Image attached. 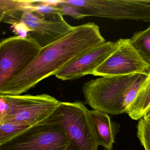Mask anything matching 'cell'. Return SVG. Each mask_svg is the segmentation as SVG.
<instances>
[{
  "label": "cell",
  "instance_id": "5",
  "mask_svg": "<svg viewBox=\"0 0 150 150\" xmlns=\"http://www.w3.org/2000/svg\"><path fill=\"white\" fill-rule=\"evenodd\" d=\"M60 103L47 94H0V123L19 122L33 126L50 116Z\"/></svg>",
  "mask_w": 150,
  "mask_h": 150
},
{
  "label": "cell",
  "instance_id": "14",
  "mask_svg": "<svg viewBox=\"0 0 150 150\" xmlns=\"http://www.w3.org/2000/svg\"><path fill=\"white\" fill-rule=\"evenodd\" d=\"M30 127L29 125L19 122L6 121L0 123V145L9 141Z\"/></svg>",
  "mask_w": 150,
  "mask_h": 150
},
{
  "label": "cell",
  "instance_id": "16",
  "mask_svg": "<svg viewBox=\"0 0 150 150\" xmlns=\"http://www.w3.org/2000/svg\"><path fill=\"white\" fill-rule=\"evenodd\" d=\"M143 118L146 122L150 123V108L147 110V111L145 113Z\"/></svg>",
  "mask_w": 150,
  "mask_h": 150
},
{
  "label": "cell",
  "instance_id": "6",
  "mask_svg": "<svg viewBox=\"0 0 150 150\" xmlns=\"http://www.w3.org/2000/svg\"><path fill=\"white\" fill-rule=\"evenodd\" d=\"M81 18L94 16L115 20L150 21V0H63Z\"/></svg>",
  "mask_w": 150,
  "mask_h": 150
},
{
  "label": "cell",
  "instance_id": "7",
  "mask_svg": "<svg viewBox=\"0 0 150 150\" xmlns=\"http://www.w3.org/2000/svg\"><path fill=\"white\" fill-rule=\"evenodd\" d=\"M42 48L29 38L15 36L0 43V88L23 72Z\"/></svg>",
  "mask_w": 150,
  "mask_h": 150
},
{
  "label": "cell",
  "instance_id": "4",
  "mask_svg": "<svg viewBox=\"0 0 150 150\" xmlns=\"http://www.w3.org/2000/svg\"><path fill=\"white\" fill-rule=\"evenodd\" d=\"M88 110L80 101L61 102L56 110L43 122L62 127L70 141L69 150H98L99 145Z\"/></svg>",
  "mask_w": 150,
  "mask_h": 150
},
{
  "label": "cell",
  "instance_id": "13",
  "mask_svg": "<svg viewBox=\"0 0 150 150\" xmlns=\"http://www.w3.org/2000/svg\"><path fill=\"white\" fill-rule=\"evenodd\" d=\"M129 40L150 70V26L145 30L135 32Z\"/></svg>",
  "mask_w": 150,
  "mask_h": 150
},
{
  "label": "cell",
  "instance_id": "12",
  "mask_svg": "<svg viewBox=\"0 0 150 150\" xmlns=\"http://www.w3.org/2000/svg\"><path fill=\"white\" fill-rule=\"evenodd\" d=\"M150 108V74L141 85L126 113L133 120L143 118Z\"/></svg>",
  "mask_w": 150,
  "mask_h": 150
},
{
  "label": "cell",
  "instance_id": "11",
  "mask_svg": "<svg viewBox=\"0 0 150 150\" xmlns=\"http://www.w3.org/2000/svg\"><path fill=\"white\" fill-rule=\"evenodd\" d=\"M88 115L99 145L105 150H113L120 125L112 121L108 114L105 112L93 109L88 110Z\"/></svg>",
  "mask_w": 150,
  "mask_h": 150
},
{
  "label": "cell",
  "instance_id": "9",
  "mask_svg": "<svg viewBox=\"0 0 150 150\" xmlns=\"http://www.w3.org/2000/svg\"><path fill=\"white\" fill-rule=\"evenodd\" d=\"M111 55L93 72L92 75L112 77L134 74H150V67L133 47L129 39L120 38Z\"/></svg>",
  "mask_w": 150,
  "mask_h": 150
},
{
  "label": "cell",
  "instance_id": "3",
  "mask_svg": "<svg viewBox=\"0 0 150 150\" xmlns=\"http://www.w3.org/2000/svg\"><path fill=\"white\" fill-rule=\"evenodd\" d=\"M149 76L134 74L91 80L82 87L85 101L93 109L108 114L126 113L140 86Z\"/></svg>",
  "mask_w": 150,
  "mask_h": 150
},
{
  "label": "cell",
  "instance_id": "1",
  "mask_svg": "<svg viewBox=\"0 0 150 150\" xmlns=\"http://www.w3.org/2000/svg\"><path fill=\"white\" fill-rule=\"evenodd\" d=\"M106 42L98 25L88 23L74 27L68 35L42 48L21 73L0 88V94L21 95L56 74L80 56Z\"/></svg>",
  "mask_w": 150,
  "mask_h": 150
},
{
  "label": "cell",
  "instance_id": "15",
  "mask_svg": "<svg viewBox=\"0 0 150 150\" xmlns=\"http://www.w3.org/2000/svg\"><path fill=\"white\" fill-rule=\"evenodd\" d=\"M137 136L145 150H150V123L143 118L139 119L137 125Z\"/></svg>",
  "mask_w": 150,
  "mask_h": 150
},
{
  "label": "cell",
  "instance_id": "10",
  "mask_svg": "<svg viewBox=\"0 0 150 150\" xmlns=\"http://www.w3.org/2000/svg\"><path fill=\"white\" fill-rule=\"evenodd\" d=\"M117 42H106L93 50L79 57L63 67L56 77L62 81L74 80L85 75L93 74L115 50Z\"/></svg>",
  "mask_w": 150,
  "mask_h": 150
},
{
  "label": "cell",
  "instance_id": "2",
  "mask_svg": "<svg viewBox=\"0 0 150 150\" xmlns=\"http://www.w3.org/2000/svg\"><path fill=\"white\" fill-rule=\"evenodd\" d=\"M63 16V12L42 14L31 8L28 0H0V22L10 24L17 36L31 38L42 48L73 30Z\"/></svg>",
  "mask_w": 150,
  "mask_h": 150
},
{
  "label": "cell",
  "instance_id": "8",
  "mask_svg": "<svg viewBox=\"0 0 150 150\" xmlns=\"http://www.w3.org/2000/svg\"><path fill=\"white\" fill-rule=\"evenodd\" d=\"M69 145L61 126L42 122L0 145V150H69Z\"/></svg>",
  "mask_w": 150,
  "mask_h": 150
}]
</instances>
